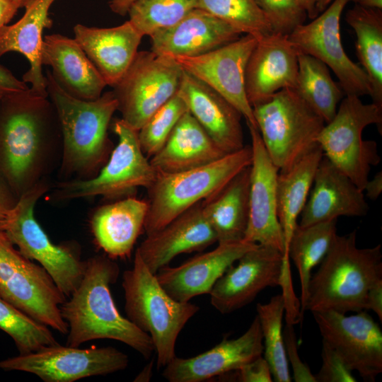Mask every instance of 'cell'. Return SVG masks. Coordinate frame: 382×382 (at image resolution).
<instances>
[{
	"mask_svg": "<svg viewBox=\"0 0 382 382\" xmlns=\"http://www.w3.org/2000/svg\"><path fill=\"white\" fill-rule=\"evenodd\" d=\"M183 74V69L174 57L138 51L113 87L121 119L139 131L158 109L177 94Z\"/></svg>",
	"mask_w": 382,
	"mask_h": 382,
	"instance_id": "cell-12",
	"label": "cell"
},
{
	"mask_svg": "<svg viewBox=\"0 0 382 382\" xmlns=\"http://www.w3.org/2000/svg\"><path fill=\"white\" fill-rule=\"evenodd\" d=\"M233 379L241 382H272L270 365L262 355L231 371Z\"/></svg>",
	"mask_w": 382,
	"mask_h": 382,
	"instance_id": "cell-44",
	"label": "cell"
},
{
	"mask_svg": "<svg viewBox=\"0 0 382 382\" xmlns=\"http://www.w3.org/2000/svg\"><path fill=\"white\" fill-rule=\"evenodd\" d=\"M323 156V150L317 144L288 169L278 173L276 186L277 215L284 238V262L290 261L287 255L288 246Z\"/></svg>",
	"mask_w": 382,
	"mask_h": 382,
	"instance_id": "cell-32",
	"label": "cell"
},
{
	"mask_svg": "<svg viewBox=\"0 0 382 382\" xmlns=\"http://www.w3.org/2000/svg\"><path fill=\"white\" fill-rule=\"evenodd\" d=\"M364 195L371 200L377 199L382 192V172H378L371 180H368L364 185Z\"/></svg>",
	"mask_w": 382,
	"mask_h": 382,
	"instance_id": "cell-48",
	"label": "cell"
},
{
	"mask_svg": "<svg viewBox=\"0 0 382 382\" xmlns=\"http://www.w3.org/2000/svg\"><path fill=\"white\" fill-rule=\"evenodd\" d=\"M18 9L12 0H0V30L10 22Z\"/></svg>",
	"mask_w": 382,
	"mask_h": 382,
	"instance_id": "cell-49",
	"label": "cell"
},
{
	"mask_svg": "<svg viewBox=\"0 0 382 382\" xmlns=\"http://www.w3.org/2000/svg\"><path fill=\"white\" fill-rule=\"evenodd\" d=\"M257 243L240 241L221 243L177 267L166 266L156 274L163 289L173 299L188 302L197 296L209 294L216 281Z\"/></svg>",
	"mask_w": 382,
	"mask_h": 382,
	"instance_id": "cell-21",
	"label": "cell"
},
{
	"mask_svg": "<svg viewBox=\"0 0 382 382\" xmlns=\"http://www.w3.org/2000/svg\"><path fill=\"white\" fill-rule=\"evenodd\" d=\"M250 175V166L202 201L204 214L219 244L243 240L249 219Z\"/></svg>",
	"mask_w": 382,
	"mask_h": 382,
	"instance_id": "cell-31",
	"label": "cell"
},
{
	"mask_svg": "<svg viewBox=\"0 0 382 382\" xmlns=\"http://www.w3.org/2000/svg\"><path fill=\"white\" fill-rule=\"evenodd\" d=\"M319 0H297L301 7L306 13V15L311 19L316 18L319 13L317 10V4Z\"/></svg>",
	"mask_w": 382,
	"mask_h": 382,
	"instance_id": "cell-51",
	"label": "cell"
},
{
	"mask_svg": "<svg viewBox=\"0 0 382 382\" xmlns=\"http://www.w3.org/2000/svg\"><path fill=\"white\" fill-rule=\"evenodd\" d=\"M148 211L146 200L129 197L98 207L90 219L97 246L115 260L130 257L144 230Z\"/></svg>",
	"mask_w": 382,
	"mask_h": 382,
	"instance_id": "cell-28",
	"label": "cell"
},
{
	"mask_svg": "<svg viewBox=\"0 0 382 382\" xmlns=\"http://www.w3.org/2000/svg\"><path fill=\"white\" fill-rule=\"evenodd\" d=\"M0 296L39 323L62 335L68 333L60 310L66 297L45 269L25 257L1 229Z\"/></svg>",
	"mask_w": 382,
	"mask_h": 382,
	"instance_id": "cell-11",
	"label": "cell"
},
{
	"mask_svg": "<svg viewBox=\"0 0 382 382\" xmlns=\"http://www.w3.org/2000/svg\"><path fill=\"white\" fill-rule=\"evenodd\" d=\"M251 162V146L246 145L204 166L173 173L157 172L154 181L146 189V234L159 230L219 190Z\"/></svg>",
	"mask_w": 382,
	"mask_h": 382,
	"instance_id": "cell-6",
	"label": "cell"
},
{
	"mask_svg": "<svg viewBox=\"0 0 382 382\" xmlns=\"http://www.w3.org/2000/svg\"><path fill=\"white\" fill-rule=\"evenodd\" d=\"M0 330L12 338L20 354L58 344L49 327L30 318L1 296Z\"/></svg>",
	"mask_w": 382,
	"mask_h": 382,
	"instance_id": "cell-38",
	"label": "cell"
},
{
	"mask_svg": "<svg viewBox=\"0 0 382 382\" xmlns=\"http://www.w3.org/2000/svg\"><path fill=\"white\" fill-rule=\"evenodd\" d=\"M55 0H28L23 16L15 23L0 30V56L9 52L22 54L29 62L30 69L23 76L30 83V91L48 96L46 78L42 73L41 47L43 30L52 25L49 11Z\"/></svg>",
	"mask_w": 382,
	"mask_h": 382,
	"instance_id": "cell-29",
	"label": "cell"
},
{
	"mask_svg": "<svg viewBox=\"0 0 382 382\" xmlns=\"http://www.w3.org/2000/svg\"><path fill=\"white\" fill-rule=\"evenodd\" d=\"M139 0H108L110 10L120 16H125L127 14L129 7Z\"/></svg>",
	"mask_w": 382,
	"mask_h": 382,
	"instance_id": "cell-50",
	"label": "cell"
},
{
	"mask_svg": "<svg viewBox=\"0 0 382 382\" xmlns=\"http://www.w3.org/2000/svg\"><path fill=\"white\" fill-rule=\"evenodd\" d=\"M216 281L210 293L214 308L228 314L250 303L267 287L280 285L283 253L257 244Z\"/></svg>",
	"mask_w": 382,
	"mask_h": 382,
	"instance_id": "cell-17",
	"label": "cell"
},
{
	"mask_svg": "<svg viewBox=\"0 0 382 382\" xmlns=\"http://www.w3.org/2000/svg\"><path fill=\"white\" fill-rule=\"evenodd\" d=\"M215 242L216 234L204 214L200 202L163 228L146 235L136 251L156 274L177 255L202 251Z\"/></svg>",
	"mask_w": 382,
	"mask_h": 382,
	"instance_id": "cell-22",
	"label": "cell"
},
{
	"mask_svg": "<svg viewBox=\"0 0 382 382\" xmlns=\"http://www.w3.org/2000/svg\"><path fill=\"white\" fill-rule=\"evenodd\" d=\"M322 340L326 342L352 371L366 381L382 372V331L366 311L347 316L335 311L313 312Z\"/></svg>",
	"mask_w": 382,
	"mask_h": 382,
	"instance_id": "cell-15",
	"label": "cell"
},
{
	"mask_svg": "<svg viewBox=\"0 0 382 382\" xmlns=\"http://www.w3.org/2000/svg\"><path fill=\"white\" fill-rule=\"evenodd\" d=\"M334 117L320 131L317 143L324 156L363 191L371 166L381 158L376 142L364 140V128L376 125L381 134L382 108L364 103L360 97L345 96Z\"/></svg>",
	"mask_w": 382,
	"mask_h": 382,
	"instance_id": "cell-10",
	"label": "cell"
},
{
	"mask_svg": "<svg viewBox=\"0 0 382 382\" xmlns=\"http://www.w3.org/2000/svg\"><path fill=\"white\" fill-rule=\"evenodd\" d=\"M265 149L279 171L285 170L316 146L325 125L295 88L282 89L253 106Z\"/></svg>",
	"mask_w": 382,
	"mask_h": 382,
	"instance_id": "cell-9",
	"label": "cell"
},
{
	"mask_svg": "<svg viewBox=\"0 0 382 382\" xmlns=\"http://www.w3.org/2000/svg\"><path fill=\"white\" fill-rule=\"evenodd\" d=\"M297 74L298 50L287 35L272 33L258 40L245 76L246 96L252 108L282 89L295 88Z\"/></svg>",
	"mask_w": 382,
	"mask_h": 382,
	"instance_id": "cell-20",
	"label": "cell"
},
{
	"mask_svg": "<svg viewBox=\"0 0 382 382\" xmlns=\"http://www.w3.org/2000/svg\"><path fill=\"white\" fill-rule=\"evenodd\" d=\"M23 81L18 80L9 69L0 64V96L29 89Z\"/></svg>",
	"mask_w": 382,
	"mask_h": 382,
	"instance_id": "cell-45",
	"label": "cell"
},
{
	"mask_svg": "<svg viewBox=\"0 0 382 382\" xmlns=\"http://www.w3.org/2000/svg\"><path fill=\"white\" fill-rule=\"evenodd\" d=\"M369 209L364 192L323 156L298 224L305 226L342 216H364Z\"/></svg>",
	"mask_w": 382,
	"mask_h": 382,
	"instance_id": "cell-24",
	"label": "cell"
},
{
	"mask_svg": "<svg viewBox=\"0 0 382 382\" xmlns=\"http://www.w3.org/2000/svg\"><path fill=\"white\" fill-rule=\"evenodd\" d=\"M74 33L107 86L112 88L131 65L143 37L129 21L111 28L76 24Z\"/></svg>",
	"mask_w": 382,
	"mask_h": 382,
	"instance_id": "cell-26",
	"label": "cell"
},
{
	"mask_svg": "<svg viewBox=\"0 0 382 382\" xmlns=\"http://www.w3.org/2000/svg\"><path fill=\"white\" fill-rule=\"evenodd\" d=\"M198 8L257 40L273 33L255 0H197Z\"/></svg>",
	"mask_w": 382,
	"mask_h": 382,
	"instance_id": "cell-39",
	"label": "cell"
},
{
	"mask_svg": "<svg viewBox=\"0 0 382 382\" xmlns=\"http://www.w3.org/2000/svg\"><path fill=\"white\" fill-rule=\"evenodd\" d=\"M283 337L286 359L291 366L294 381L316 382L315 375L299 357L294 324L286 323L283 329Z\"/></svg>",
	"mask_w": 382,
	"mask_h": 382,
	"instance_id": "cell-43",
	"label": "cell"
},
{
	"mask_svg": "<svg viewBox=\"0 0 382 382\" xmlns=\"http://www.w3.org/2000/svg\"><path fill=\"white\" fill-rule=\"evenodd\" d=\"M322 366L315 375L316 382H356L352 371L326 342L322 340Z\"/></svg>",
	"mask_w": 382,
	"mask_h": 382,
	"instance_id": "cell-42",
	"label": "cell"
},
{
	"mask_svg": "<svg viewBox=\"0 0 382 382\" xmlns=\"http://www.w3.org/2000/svg\"><path fill=\"white\" fill-rule=\"evenodd\" d=\"M177 93L224 152L229 154L243 148V115L226 98L185 71Z\"/></svg>",
	"mask_w": 382,
	"mask_h": 382,
	"instance_id": "cell-23",
	"label": "cell"
},
{
	"mask_svg": "<svg viewBox=\"0 0 382 382\" xmlns=\"http://www.w3.org/2000/svg\"><path fill=\"white\" fill-rule=\"evenodd\" d=\"M2 96H0V99L1 98Z\"/></svg>",
	"mask_w": 382,
	"mask_h": 382,
	"instance_id": "cell-56",
	"label": "cell"
},
{
	"mask_svg": "<svg viewBox=\"0 0 382 382\" xmlns=\"http://www.w3.org/2000/svg\"><path fill=\"white\" fill-rule=\"evenodd\" d=\"M45 76L62 134L61 180L91 179L104 166L114 148L108 129L117 110V99L108 91L96 100H81L62 89L50 70Z\"/></svg>",
	"mask_w": 382,
	"mask_h": 382,
	"instance_id": "cell-3",
	"label": "cell"
},
{
	"mask_svg": "<svg viewBox=\"0 0 382 382\" xmlns=\"http://www.w3.org/2000/svg\"><path fill=\"white\" fill-rule=\"evenodd\" d=\"M153 361L148 364L137 376L134 381H149L152 375Z\"/></svg>",
	"mask_w": 382,
	"mask_h": 382,
	"instance_id": "cell-53",
	"label": "cell"
},
{
	"mask_svg": "<svg viewBox=\"0 0 382 382\" xmlns=\"http://www.w3.org/2000/svg\"><path fill=\"white\" fill-rule=\"evenodd\" d=\"M120 268L106 255L85 260L83 278L61 306L69 325L66 345L79 347L95 340L120 341L149 359L154 350L150 336L123 317L114 302L110 286L118 279Z\"/></svg>",
	"mask_w": 382,
	"mask_h": 382,
	"instance_id": "cell-2",
	"label": "cell"
},
{
	"mask_svg": "<svg viewBox=\"0 0 382 382\" xmlns=\"http://www.w3.org/2000/svg\"><path fill=\"white\" fill-rule=\"evenodd\" d=\"M252 149L249 219L243 241L268 245L284 252V238L277 215L279 169L270 158L257 127L247 124Z\"/></svg>",
	"mask_w": 382,
	"mask_h": 382,
	"instance_id": "cell-18",
	"label": "cell"
},
{
	"mask_svg": "<svg viewBox=\"0 0 382 382\" xmlns=\"http://www.w3.org/2000/svg\"><path fill=\"white\" fill-rule=\"evenodd\" d=\"M337 220L302 226L299 224L291 238L287 255L294 263L301 284V317L303 318L313 269L319 265L330 250L336 236Z\"/></svg>",
	"mask_w": 382,
	"mask_h": 382,
	"instance_id": "cell-34",
	"label": "cell"
},
{
	"mask_svg": "<svg viewBox=\"0 0 382 382\" xmlns=\"http://www.w3.org/2000/svg\"><path fill=\"white\" fill-rule=\"evenodd\" d=\"M262 353V335L256 316L240 337L224 338L212 349L195 357H175L163 367L162 376L170 382H202L238 370Z\"/></svg>",
	"mask_w": 382,
	"mask_h": 382,
	"instance_id": "cell-19",
	"label": "cell"
},
{
	"mask_svg": "<svg viewBox=\"0 0 382 382\" xmlns=\"http://www.w3.org/2000/svg\"><path fill=\"white\" fill-rule=\"evenodd\" d=\"M242 33L199 8L175 25L150 36L151 51L173 57H195L238 39Z\"/></svg>",
	"mask_w": 382,
	"mask_h": 382,
	"instance_id": "cell-25",
	"label": "cell"
},
{
	"mask_svg": "<svg viewBox=\"0 0 382 382\" xmlns=\"http://www.w3.org/2000/svg\"><path fill=\"white\" fill-rule=\"evenodd\" d=\"M40 57L42 65L51 67L56 82L75 98L96 100L107 86L74 38L61 34L45 35Z\"/></svg>",
	"mask_w": 382,
	"mask_h": 382,
	"instance_id": "cell-27",
	"label": "cell"
},
{
	"mask_svg": "<svg viewBox=\"0 0 382 382\" xmlns=\"http://www.w3.org/2000/svg\"><path fill=\"white\" fill-rule=\"evenodd\" d=\"M122 286L127 318L150 336L157 367L162 369L176 357L177 338L199 308L168 294L137 251L133 267L122 274Z\"/></svg>",
	"mask_w": 382,
	"mask_h": 382,
	"instance_id": "cell-5",
	"label": "cell"
},
{
	"mask_svg": "<svg viewBox=\"0 0 382 382\" xmlns=\"http://www.w3.org/2000/svg\"><path fill=\"white\" fill-rule=\"evenodd\" d=\"M187 107L178 95L158 109L138 131L140 147L149 158L166 144L173 128Z\"/></svg>",
	"mask_w": 382,
	"mask_h": 382,
	"instance_id": "cell-40",
	"label": "cell"
},
{
	"mask_svg": "<svg viewBox=\"0 0 382 382\" xmlns=\"http://www.w3.org/2000/svg\"><path fill=\"white\" fill-rule=\"evenodd\" d=\"M349 2L333 0L321 14L297 26L288 37L298 52L319 59L332 69L345 96H370L367 74L347 56L341 40L340 18Z\"/></svg>",
	"mask_w": 382,
	"mask_h": 382,
	"instance_id": "cell-14",
	"label": "cell"
},
{
	"mask_svg": "<svg viewBox=\"0 0 382 382\" xmlns=\"http://www.w3.org/2000/svg\"><path fill=\"white\" fill-rule=\"evenodd\" d=\"M257 42L254 36L245 35L199 56L174 57L185 72L222 96L242 114L247 124L255 127L253 108L246 96L245 76Z\"/></svg>",
	"mask_w": 382,
	"mask_h": 382,
	"instance_id": "cell-16",
	"label": "cell"
},
{
	"mask_svg": "<svg viewBox=\"0 0 382 382\" xmlns=\"http://www.w3.org/2000/svg\"><path fill=\"white\" fill-rule=\"evenodd\" d=\"M49 188L46 179L21 195L0 224V229L25 257L38 262L64 295L69 297L83 278L85 260H81L76 245L52 243L35 219V206Z\"/></svg>",
	"mask_w": 382,
	"mask_h": 382,
	"instance_id": "cell-8",
	"label": "cell"
},
{
	"mask_svg": "<svg viewBox=\"0 0 382 382\" xmlns=\"http://www.w3.org/2000/svg\"><path fill=\"white\" fill-rule=\"evenodd\" d=\"M15 4L18 6V8H24L25 5L26 4L27 1L28 0H12Z\"/></svg>",
	"mask_w": 382,
	"mask_h": 382,
	"instance_id": "cell-55",
	"label": "cell"
},
{
	"mask_svg": "<svg viewBox=\"0 0 382 382\" xmlns=\"http://www.w3.org/2000/svg\"><path fill=\"white\" fill-rule=\"evenodd\" d=\"M226 154L187 110L150 163L156 172L173 173L209 164Z\"/></svg>",
	"mask_w": 382,
	"mask_h": 382,
	"instance_id": "cell-30",
	"label": "cell"
},
{
	"mask_svg": "<svg viewBox=\"0 0 382 382\" xmlns=\"http://www.w3.org/2000/svg\"><path fill=\"white\" fill-rule=\"evenodd\" d=\"M197 0H139L129 8V21L144 37L168 28L195 8Z\"/></svg>",
	"mask_w": 382,
	"mask_h": 382,
	"instance_id": "cell-37",
	"label": "cell"
},
{
	"mask_svg": "<svg viewBox=\"0 0 382 382\" xmlns=\"http://www.w3.org/2000/svg\"><path fill=\"white\" fill-rule=\"evenodd\" d=\"M349 1L363 7L382 9V0H349Z\"/></svg>",
	"mask_w": 382,
	"mask_h": 382,
	"instance_id": "cell-52",
	"label": "cell"
},
{
	"mask_svg": "<svg viewBox=\"0 0 382 382\" xmlns=\"http://www.w3.org/2000/svg\"><path fill=\"white\" fill-rule=\"evenodd\" d=\"M365 310L373 311L382 322V279L369 288L366 296Z\"/></svg>",
	"mask_w": 382,
	"mask_h": 382,
	"instance_id": "cell-47",
	"label": "cell"
},
{
	"mask_svg": "<svg viewBox=\"0 0 382 382\" xmlns=\"http://www.w3.org/2000/svg\"><path fill=\"white\" fill-rule=\"evenodd\" d=\"M128 364V356L115 347L80 349L58 343L0 361V369L30 373L45 382H73L122 371Z\"/></svg>",
	"mask_w": 382,
	"mask_h": 382,
	"instance_id": "cell-13",
	"label": "cell"
},
{
	"mask_svg": "<svg viewBox=\"0 0 382 382\" xmlns=\"http://www.w3.org/2000/svg\"><path fill=\"white\" fill-rule=\"evenodd\" d=\"M295 90L325 123L334 117L337 105L345 96L340 85L332 79L328 66L300 52Z\"/></svg>",
	"mask_w": 382,
	"mask_h": 382,
	"instance_id": "cell-35",
	"label": "cell"
},
{
	"mask_svg": "<svg viewBox=\"0 0 382 382\" xmlns=\"http://www.w3.org/2000/svg\"><path fill=\"white\" fill-rule=\"evenodd\" d=\"M18 197L0 174V224L16 205Z\"/></svg>",
	"mask_w": 382,
	"mask_h": 382,
	"instance_id": "cell-46",
	"label": "cell"
},
{
	"mask_svg": "<svg viewBox=\"0 0 382 382\" xmlns=\"http://www.w3.org/2000/svg\"><path fill=\"white\" fill-rule=\"evenodd\" d=\"M117 144L99 173L88 180H60L53 187L49 199L67 201L102 196L115 201L135 197L139 187L147 189L157 172L143 153L138 131L122 119L112 121Z\"/></svg>",
	"mask_w": 382,
	"mask_h": 382,
	"instance_id": "cell-7",
	"label": "cell"
},
{
	"mask_svg": "<svg viewBox=\"0 0 382 382\" xmlns=\"http://www.w3.org/2000/svg\"><path fill=\"white\" fill-rule=\"evenodd\" d=\"M333 0H319L317 4V10L318 13L324 11Z\"/></svg>",
	"mask_w": 382,
	"mask_h": 382,
	"instance_id": "cell-54",
	"label": "cell"
},
{
	"mask_svg": "<svg viewBox=\"0 0 382 382\" xmlns=\"http://www.w3.org/2000/svg\"><path fill=\"white\" fill-rule=\"evenodd\" d=\"M269 21L273 33L289 35L303 24L307 15L297 0H255Z\"/></svg>",
	"mask_w": 382,
	"mask_h": 382,
	"instance_id": "cell-41",
	"label": "cell"
},
{
	"mask_svg": "<svg viewBox=\"0 0 382 382\" xmlns=\"http://www.w3.org/2000/svg\"><path fill=\"white\" fill-rule=\"evenodd\" d=\"M61 154V129L48 96L29 88L1 97L0 174L18 198L47 179Z\"/></svg>",
	"mask_w": 382,
	"mask_h": 382,
	"instance_id": "cell-1",
	"label": "cell"
},
{
	"mask_svg": "<svg viewBox=\"0 0 382 382\" xmlns=\"http://www.w3.org/2000/svg\"><path fill=\"white\" fill-rule=\"evenodd\" d=\"M256 311L262 335L264 358L270 365L273 381L291 382L283 337L284 296L277 294L266 303H257Z\"/></svg>",
	"mask_w": 382,
	"mask_h": 382,
	"instance_id": "cell-36",
	"label": "cell"
},
{
	"mask_svg": "<svg viewBox=\"0 0 382 382\" xmlns=\"http://www.w3.org/2000/svg\"><path fill=\"white\" fill-rule=\"evenodd\" d=\"M311 276L305 310L347 313L365 310L369 288L382 279L381 245L360 248L357 231L337 234Z\"/></svg>",
	"mask_w": 382,
	"mask_h": 382,
	"instance_id": "cell-4",
	"label": "cell"
},
{
	"mask_svg": "<svg viewBox=\"0 0 382 382\" xmlns=\"http://www.w3.org/2000/svg\"><path fill=\"white\" fill-rule=\"evenodd\" d=\"M345 19L356 34L357 55L369 79L372 103L382 108V9L355 4Z\"/></svg>",
	"mask_w": 382,
	"mask_h": 382,
	"instance_id": "cell-33",
	"label": "cell"
}]
</instances>
